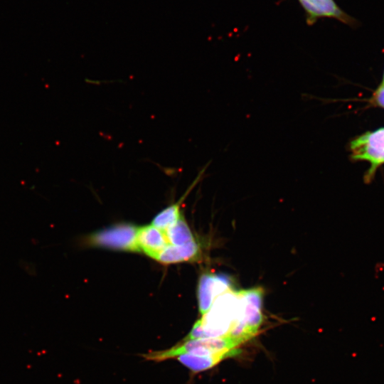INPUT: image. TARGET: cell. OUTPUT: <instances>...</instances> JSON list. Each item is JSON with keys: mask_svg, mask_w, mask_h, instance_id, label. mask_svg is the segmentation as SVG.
<instances>
[{"mask_svg": "<svg viewBox=\"0 0 384 384\" xmlns=\"http://www.w3.org/2000/svg\"><path fill=\"white\" fill-rule=\"evenodd\" d=\"M234 287L233 280L223 274L206 273L201 275L198 286V308L201 315L211 306L214 300Z\"/></svg>", "mask_w": 384, "mask_h": 384, "instance_id": "obj_5", "label": "cell"}, {"mask_svg": "<svg viewBox=\"0 0 384 384\" xmlns=\"http://www.w3.org/2000/svg\"><path fill=\"white\" fill-rule=\"evenodd\" d=\"M349 148L353 160L370 164L364 177L366 181L370 182L378 168L384 164V127L357 137L351 142Z\"/></svg>", "mask_w": 384, "mask_h": 384, "instance_id": "obj_2", "label": "cell"}, {"mask_svg": "<svg viewBox=\"0 0 384 384\" xmlns=\"http://www.w3.org/2000/svg\"><path fill=\"white\" fill-rule=\"evenodd\" d=\"M305 13L307 25H314L322 18H334L352 28L358 27L359 21L345 12L335 0H297Z\"/></svg>", "mask_w": 384, "mask_h": 384, "instance_id": "obj_4", "label": "cell"}, {"mask_svg": "<svg viewBox=\"0 0 384 384\" xmlns=\"http://www.w3.org/2000/svg\"><path fill=\"white\" fill-rule=\"evenodd\" d=\"M181 203L180 201L159 212L154 218L151 225L162 230L167 229L181 217L180 213Z\"/></svg>", "mask_w": 384, "mask_h": 384, "instance_id": "obj_10", "label": "cell"}, {"mask_svg": "<svg viewBox=\"0 0 384 384\" xmlns=\"http://www.w3.org/2000/svg\"><path fill=\"white\" fill-rule=\"evenodd\" d=\"M263 294L260 287H233L224 292L194 324L184 340L231 337L245 342L255 336L262 324Z\"/></svg>", "mask_w": 384, "mask_h": 384, "instance_id": "obj_1", "label": "cell"}, {"mask_svg": "<svg viewBox=\"0 0 384 384\" xmlns=\"http://www.w3.org/2000/svg\"><path fill=\"white\" fill-rule=\"evenodd\" d=\"M200 255V245L196 240L183 245H167L154 260L162 264H174L194 260Z\"/></svg>", "mask_w": 384, "mask_h": 384, "instance_id": "obj_7", "label": "cell"}, {"mask_svg": "<svg viewBox=\"0 0 384 384\" xmlns=\"http://www.w3.org/2000/svg\"><path fill=\"white\" fill-rule=\"evenodd\" d=\"M177 360L194 373L208 370L223 358L217 356H202L183 353L176 357Z\"/></svg>", "mask_w": 384, "mask_h": 384, "instance_id": "obj_9", "label": "cell"}, {"mask_svg": "<svg viewBox=\"0 0 384 384\" xmlns=\"http://www.w3.org/2000/svg\"><path fill=\"white\" fill-rule=\"evenodd\" d=\"M371 102L384 109V85H380L373 93Z\"/></svg>", "mask_w": 384, "mask_h": 384, "instance_id": "obj_11", "label": "cell"}, {"mask_svg": "<svg viewBox=\"0 0 384 384\" xmlns=\"http://www.w3.org/2000/svg\"><path fill=\"white\" fill-rule=\"evenodd\" d=\"M164 232L170 245H183L196 240L190 228L182 216Z\"/></svg>", "mask_w": 384, "mask_h": 384, "instance_id": "obj_8", "label": "cell"}, {"mask_svg": "<svg viewBox=\"0 0 384 384\" xmlns=\"http://www.w3.org/2000/svg\"><path fill=\"white\" fill-rule=\"evenodd\" d=\"M137 242L139 252L153 259L169 245L164 230L152 225L139 227Z\"/></svg>", "mask_w": 384, "mask_h": 384, "instance_id": "obj_6", "label": "cell"}, {"mask_svg": "<svg viewBox=\"0 0 384 384\" xmlns=\"http://www.w3.org/2000/svg\"><path fill=\"white\" fill-rule=\"evenodd\" d=\"M382 85H384V74H383V78Z\"/></svg>", "mask_w": 384, "mask_h": 384, "instance_id": "obj_12", "label": "cell"}, {"mask_svg": "<svg viewBox=\"0 0 384 384\" xmlns=\"http://www.w3.org/2000/svg\"><path fill=\"white\" fill-rule=\"evenodd\" d=\"M139 227L131 224H119L96 232L87 242L92 245L113 250L139 252L137 237Z\"/></svg>", "mask_w": 384, "mask_h": 384, "instance_id": "obj_3", "label": "cell"}]
</instances>
